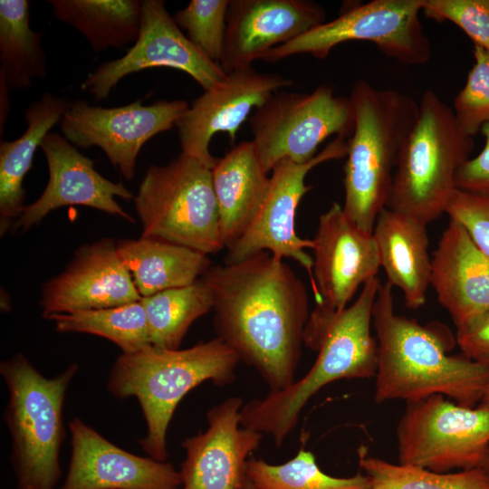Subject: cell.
<instances>
[{"label":"cell","instance_id":"obj_12","mask_svg":"<svg viewBox=\"0 0 489 489\" xmlns=\"http://www.w3.org/2000/svg\"><path fill=\"white\" fill-rule=\"evenodd\" d=\"M347 155L346 139L336 137L312 160L297 164L281 160L273 169L269 187L256 216L242 236L229 248L225 264L242 261L267 251L277 259L291 258L307 272L316 304L321 302L312 274V257L305 249H312V239L301 238L295 228L296 210L311 186L305 183L308 173L326 161Z\"/></svg>","mask_w":489,"mask_h":489},{"label":"cell","instance_id":"obj_22","mask_svg":"<svg viewBox=\"0 0 489 489\" xmlns=\"http://www.w3.org/2000/svg\"><path fill=\"white\" fill-rule=\"evenodd\" d=\"M430 285L456 329L489 311V257L455 220L433 253Z\"/></svg>","mask_w":489,"mask_h":489},{"label":"cell","instance_id":"obj_24","mask_svg":"<svg viewBox=\"0 0 489 489\" xmlns=\"http://www.w3.org/2000/svg\"><path fill=\"white\" fill-rule=\"evenodd\" d=\"M253 140L233 147L212 168L221 240L233 245L245 232L266 196L270 177Z\"/></svg>","mask_w":489,"mask_h":489},{"label":"cell","instance_id":"obj_29","mask_svg":"<svg viewBox=\"0 0 489 489\" xmlns=\"http://www.w3.org/2000/svg\"><path fill=\"white\" fill-rule=\"evenodd\" d=\"M150 343L177 350L192 323L213 309V298L202 278L194 283L142 297Z\"/></svg>","mask_w":489,"mask_h":489},{"label":"cell","instance_id":"obj_26","mask_svg":"<svg viewBox=\"0 0 489 489\" xmlns=\"http://www.w3.org/2000/svg\"><path fill=\"white\" fill-rule=\"evenodd\" d=\"M117 250L141 297L190 285L212 266L207 254L158 238L120 239Z\"/></svg>","mask_w":489,"mask_h":489},{"label":"cell","instance_id":"obj_27","mask_svg":"<svg viewBox=\"0 0 489 489\" xmlns=\"http://www.w3.org/2000/svg\"><path fill=\"white\" fill-rule=\"evenodd\" d=\"M54 16L79 31L100 53L136 42L140 29V0H51Z\"/></svg>","mask_w":489,"mask_h":489},{"label":"cell","instance_id":"obj_37","mask_svg":"<svg viewBox=\"0 0 489 489\" xmlns=\"http://www.w3.org/2000/svg\"><path fill=\"white\" fill-rule=\"evenodd\" d=\"M455 340L464 355L489 365V311L457 328Z\"/></svg>","mask_w":489,"mask_h":489},{"label":"cell","instance_id":"obj_25","mask_svg":"<svg viewBox=\"0 0 489 489\" xmlns=\"http://www.w3.org/2000/svg\"><path fill=\"white\" fill-rule=\"evenodd\" d=\"M72 101L45 92L24 112L27 129L14 141L0 144V234L11 230L24 212L25 190L23 181L33 165L35 150L62 120Z\"/></svg>","mask_w":489,"mask_h":489},{"label":"cell","instance_id":"obj_40","mask_svg":"<svg viewBox=\"0 0 489 489\" xmlns=\"http://www.w3.org/2000/svg\"><path fill=\"white\" fill-rule=\"evenodd\" d=\"M481 402H486V403H489V388H487L484 398H483V400Z\"/></svg>","mask_w":489,"mask_h":489},{"label":"cell","instance_id":"obj_23","mask_svg":"<svg viewBox=\"0 0 489 489\" xmlns=\"http://www.w3.org/2000/svg\"><path fill=\"white\" fill-rule=\"evenodd\" d=\"M427 225L385 207L379 214L372 233L387 282L402 292L406 306L412 310L426 302L431 282L432 257Z\"/></svg>","mask_w":489,"mask_h":489},{"label":"cell","instance_id":"obj_20","mask_svg":"<svg viewBox=\"0 0 489 489\" xmlns=\"http://www.w3.org/2000/svg\"><path fill=\"white\" fill-rule=\"evenodd\" d=\"M72 455L60 489H179L171 463L117 446L79 417L69 424Z\"/></svg>","mask_w":489,"mask_h":489},{"label":"cell","instance_id":"obj_38","mask_svg":"<svg viewBox=\"0 0 489 489\" xmlns=\"http://www.w3.org/2000/svg\"><path fill=\"white\" fill-rule=\"evenodd\" d=\"M484 146L475 158H470L455 175V187L460 190L478 191L489 189V122L480 129Z\"/></svg>","mask_w":489,"mask_h":489},{"label":"cell","instance_id":"obj_11","mask_svg":"<svg viewBox=\"0 0 489 489\" xmlns=\"http://www.w3.org/2000/svg\"><path fill=\"white\" fill-rule=\"evenodd\" d=\"M422 5L423 0H372L351 5L335 19L273 48L261 60L275 62L303 53L324 59L342 43L367 41L400 62L425 64L431 47L419 17Z\"/></svg>","mask_w":489,"mask_h":489},{"label":"cell","instance_id":"obj_36","mask_svg":"<svg viewBox=\"0 0 489 489\" xmlns=\"http://www.w3.org/2000/svg\"><path fill=\"white\" fill-rule=\"evenodd\" d=\"M446 214L460 223L489 257V189L466 191L456 188Z\"/></svg>","mask_w":489,"mask_h":489},{"label":"cell","instance_id":"obj_9","mask_svg":"<svg viewBox=\"0 0 489 489\" xmlns=\"http://www.w3.org/2000/svg\"><path fill=\"white\" fill-rule=\"evenodd\" d=\"M249 125L258 157L269 173L283 159L309 162L332 135L349 139L354 113L350 97L335 95L331 86L322 84L311 93L274 92L254 110Z\"/></svg>","mask_w":489,"mask_h":489},{"label":"cell","instance_id":"obj_13","mask_svg":"<svg viewBox=\"0 0 489 489\" xmlns=\"http://www.w3.org/2000/svg\"><path fill=\"white\" fill-rule=\"evenodd\" d=\"M188 108L183 100H160L146 106L142 99H138L115 108L91 106L76 100L65 111L60 129L64 138L77 147L101 148L124 178L131 180L142 146L176 126Z\"/></svg>","mask_w":489,"mask_h":489},{"label":"cell","instance_id":"obj_31","mask_svg":"<svg viewBox=\"0 0 489 489\" xmlns=\"http://www.w3.org/2000/svg\"><path fill=\"white\" fill-rule=\"evenodd\" d=\"M246 489H369V478L358 473L350 477L325 474L311 451L301 448L282 465L250 457L244 469Z\"/></svg>","mask_w":489,"mask_h":489},{"label":"cell","instance_id":"obj_30","mask_svg":"<svg viewBox=\"0 0 489 489\" xmlns=\"http://www.w3.org/2000/svg\"><path fill=\"white\" fill-rule=\"evenodd\" d=\"M59 332L89 333L116 344L122 353H133L151 345L144 306L139 302L98 310L56 314Z\"/></svg>","mask_w":489,"mask_h":489},{"label":"cell","instance_id":"obj_15","mask_svg":"<svg viewBox=\"0 0 489 489\" xmlns=\"http://www.w3.org/2000/svg\"><path fill=\"white\" fill-rule=\"evenodd\" d=\"M293 82L277 73L259 72L252 66L234 70L213 88L204 91L177 121L181 153L209 168L217 158L209 151L212 137L225 132L234 143L251 112Z\"/></svg>","mask_w":489,"mask_h":489},{"label":"cell","instance_id":"obj_8","mask_svg":"<svg viewBox=\"0 0 489 489\" xmlns=\"http://www.w3.org/2000/svg\"><path fill=\"white\" fill-rule=\"evenodd\" d=\"M143 237L189 247L206 254L224 249L212 169L180 153L150 166L134 197Z\"/></svg>","mask_w":489,"mask_h":489},{"label":"cell","instance_id":"obj_21","mask_svg":"<svg viewBox=\"0 0 489 489\" xmlns=\"http://www.w3.org/2000/svg\"><path fill=\"white\" fill-rule=\"evenodd\" d=\"M324 8L310 0H230L223 53L228 73L326 22Z\"/></svg>","mask_w":489,"mask_h":489},{"label":"cell","instance_id":"obj_7","mask_svg":"<svg viewBox=\"0 0 489 489\" xmlns=\"http://www.w3.org/2000/svg\"><path fill=\"white\" fill-rule=\"evenodd\" d=\"M473 137L457 124L452 108L426 91L400 151L387 207L426 225L446 212L455 175L470 158Z\"/></svg>","mask_w":489,"mask_h":489},{"label":"cell","instance_id":"obj_6","mask_svg":"<svg viewBox=\"0 0 489 489\" xmlns=\"http://www.w3.org/2000/svg\"><path fill=\"white\" fill-rule=\"evenodd\" d=\"M79 370L72 363L46 377L19 352L0 363L8 400L4 421L11 437V465L16 489H54L61 477L60 452L65 439L63 408Z\"/></svg>","mask_w":489,"mask_h":489},{"label":"cell","instance_id":"obj_3","mask_svg":"<svg viewBox=\"0 0 489 489\" xmlns=\"http://www.w3.org/2000/svg\"><path fill=\"white\" fill-rule=\"evenodd\" d=\"M380 284L377 277L369 280L358 298L341 311L316 304L303 334V344L317 351L313 365L288 388L243 405L242 427L269 435L281 447L295 428L303 408L322 388L339 379L375 376L378 345L371 325Z\"/></svg>","mask_w":489,"mask_h":489},{"label":"cell","instance_id":"obj_16","mask_svg":"<svg viewBox=\"0 0 489 489\" xmlns=\"http://www.w3.org/2000/svg\"><path fill=\"white\" fill-rule=\"evenodd\" d=\"M142 299L117 250V242L103 237L82 244L65 269L42 287L44 318L80 311L120 306Z\"/></svg>","mask_w":489,"mask_h":489},{"label":"cell","instance_id":"obj_19","mask_svg":"<svg viewBox=\"0 0 489 489\" xmlns=\"http://www.w3.org/2000/svg\"><path fill=\"white\" fill-rule=\"evenodd\" d=\"M312 242V274L321 303L341 311L379 272L374 235L354 225L335 202L320 216Z\"/></svg>","mask_w":489,"mask_h":489},{"label":"cell","instance_id":"obj_17","mask_svg":"<svg viewBox=\"0 0 489 489\" xmlns=\"http://www.w3.org/2000/svg\"><path fill=\"white\" fill-rule=\"evenodd\" d=\"M240 397L227 398L206 413L205 431L186 438L179 489H246L245 464L263 434L240 423Z\"/></svg>","mask_w":489,"mask_h":489},{"label":"cell","instance_id":"obj_1","mask_svg":"<svg viewBox=\"0 0 489 489\" xmlns=\"http://www.w3.org/2000/svg\"><path fill=\"white\" fill-rule=\"evenodd\" d=\"M201 278L212 294L216 337L270 391L292 385L311 313L306 287L292 269L263 251L211 266Z\"/></svg>","mask_w":489,"mask_h":489},{"label":"cell","instance_id":"obj_28","mask_svg":"<svg viewBox=\"0 0 489 489\" xmlns=\"http://www.w3.org/2000/svg\"><path fill=\"white\" fill-rule=\"evenodd\" d=\"M27 0L0 1V85L26 89L46 76L43 32L29 25Z\"/></svg>","mask_w":489,"mask_h":489},{"label":"cell","instance_id":"obj_33","mask_svg":"<svg viewBox=\"0 0 489 489\" xmlns=\"http://www.w3.org/2000/svg\"><path fill=\"white\" fill-rule=\"evenodd\" d=\"M229 3L230 0H191L173 15L188 40L218 64L225 44Z\"/></svg>","mask_w":489,"mask_h":489},{"label":"cell","instance_id":"obj_10","mask_svg":"<svg viewBox=\"0 0 489 489\" xmlns=\"http://www.w3.org/2000/svg\"><path fill=\"white\" fill-rule=\"evenodd\" d=\"M398 463L447 473L480 467L489 446V403L442 395L406 402L396 427Z\"/></svg>","mask_w":489,"mask_h":489},{"label":"cell","instance_id":"obj_35","mask_svg":"<svg viewBox=\"0 0 489 489\" xmlns=\"http://www.w3.org/2000/svg\"><path fill=\"white\" fill-rule=\"evenodd\" d=\"M422 12L439 23L455 24L475 45L489 51V0H423Z\"/></svg>","mask_w":489,"mask_h":489},{"label":"cell","instance_id":"obj_32","mask_svg":"<svg viewBox=\"0 0 489 489\" xmlns=\"http://www.w3.org/2000/svg\"><path fill=\"white\" fill-rule=\"evenodd\" d=\"M358 453L369 489H489V475L481 467L438 473L368 455L362 446Z\"/></svg>","mask_w":489,"mask_h":489},{"label":"cell","instance_id":"obj_5","mask_svg":"<svg viewBox=\"0 0 489 489\" xmlns=\"http://www.w3.org/2000/svg\"><path fill=\"white\" fill-rule=\"evenodd\" d=\"M350 99L354 129L347 139L344 204L347 217L372 234L379 214L387 207L402 147L418 114V103L396 90L355 82Z\"/></svg>","mask_w":489,"mask_h":489},{"label":"cell","instance_id":"obj_4","mask_svg":"<svg viewBox=\"0 0 489 489\" xmlns=\"http://www.w3.org/2000/svg\"><path fill=\"white\" fill-rule=\"evenodd\" d=\"M239 361L217 337L183 350L150 345L121 353L110 370L106 388L116 398L138 400L147 428L138 442L149 457L166 462L168 428L181 399L206 381L231 384Z\"/></svg>","mask_w":489,"mask_h":489},{"label":"cell","instance_id":"obj_14","mask_svg":"<svg viewBox=\"0 0 489 489\" xmlns=\"http://www.w3.org/2000/svg\"><path fill=\"white\" fill-rule=\"evenodd\" d=\"M154 67L182 71L207 91L226 73L208 59L175 23L162 0H142L139 34L122 57L105 62L89 73L81 89L96 101L107 99L125 76Z\"/></svg>","mask_w":489,"mask_h":489},{"label":"cell","instance_id":"obj_18","mask_svg":"<svg viewBox=\"0 0 489 489\" xmlns=\"http://www.w3.org/2000/svg\"><path fill=\"white\" fill-rule=\"evenodd\" d=\"M41 148L48 165V183L40 197L25 206L11 230L25 232L38 225L50 212L73 205L92 207L135 223L116 201V197L124 200L135 197L123 183L102 177L94 168L91 158L58 133L49 132Z\"/></svg>","mask_w":489,"mask_h":489},{"label":"cell","instance_id":"obj_34","mask_svg":"<svg viewBox=\"0 0 489 489\" xmlns=\"http://www.w3.org/2000/svg\"><path fill=\"white\" fill-rule=\"evenodd\" d=\"M474 56L475 62L452 108L460 129L470 137L489 122V51L475 45Z\"/></svg>","mask_w":489,"mask_h":489},{"label":"cell","instance_id":"obj_2","mask_svg":"<svg viewBox=\"0 0 489 489\" xmlns=\"http://www.w3.org/2000/svg\"><path fill=\"white\" fill-rule=\"evenodd\" d=\"M393 286L381 283L372 325L378 345L374 399L406 402L442 395L475 407L489 388V365L450 355L455 335L442 323L421 324L395 312Z\"/></svg>","mask_w":489,"mask_h":489},{"label":"cell","instance_id":"obj_39","mask_svg":"<svg viewBox=\"0 0 489 489\" xmlns=\"http://www.w3.org/2000/svg\"><path fill=\"white\" fill-rule=\"evenodd\" d=\"M480 467L483 468L489 475V446L487 448V451L485 453V455L482 461Z\"/></svg>","mask_w":489,"mask_h":489}]
</instances>
